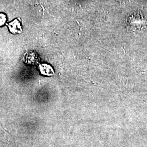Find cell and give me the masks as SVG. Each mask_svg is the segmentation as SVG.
Returning <instances> with one entry per match:
<instances>
[{"instance_id":"1","label":"cell","mask_w":147,"mask_h":147,"mask_svg":"<svg viewBox=\"0 0 147 147\" xmlns=\"http://www.w3.org/2000/svg\"><path fill=\"white\" fill-rule=\"evenodd\" d=\"M8 27H9V31L12 33H14V34L20 33L22 31L20 24L17 19L13 21L12 22L9 23L8 25Z\"/></svg>"},{"instance_id":"3","label":"cell","mask_w":147,"mask_h":147,"mask_svg":"<svg viewBox=\"0 0 147 147\" xmlns=\"http://www.w3.org/2000/svg\"><path fill=\"white\" fill-rule=\"evenodd\" d=\"M7 20V18L5 14L1 13L0 14V26H3L5 24Z\"/></svg>"},{"instance_id":"2","label":"cell","mask_w":147,"mask_h":147,"mask_svg":"<svg viewBox=\"0 0 147 147\" xmlns=\"http://www.w3.org/2000/svg\"><path fill=\"white\" fill-rule=\"evenodd\" d=\"M41 73L44 75H52L53 74V68L49 65L44 64L40 66Z\"/></svg>"}]
</instances>
